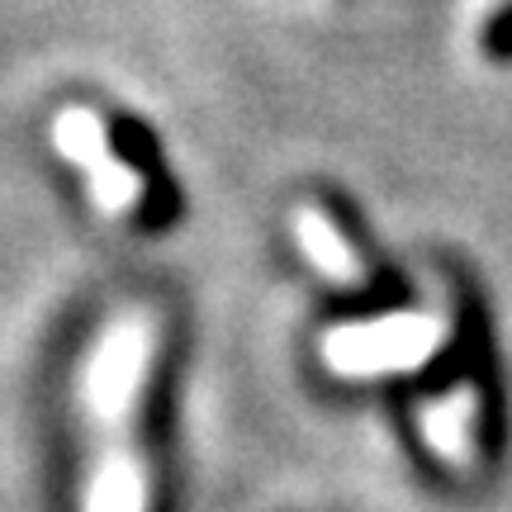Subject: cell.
I'll use <instances>...</instances> for the list:
<instances>
[{
	"instance_id": "1",
	"label": "cell",
	"mask_w": 512,
	"mask_h": 512,
	"mask_svg": "<svg viewBox=\"0 0 512 512\" xmlns=\"http://www.w3.org/2000/svg\"><path fill=\"white\" fill-rule=\"evenodd\" d=\"M53 147L86 176L91 200L110 219L143 223V228H162L176 219V195L157 176L143 128H128L124 138H114L100 110L72 105L53 119Z\"/></svg>"
},
{
	"instance_id": "6",
	"label": "cell",
	"mask_w": 512,
	"mask_h": 512,
	"mask_svg": "<svg viewBox=\"0 0 512 512\" xmlns=\"http://www.w3.org/2000/svg\"><path fill=\"white\" fill-rule=\"evenodd\" d=\"M484 53L489 57H512V0L484 24Z\"/></svg>"
},
{
	"instance_id": "3",
	"label": "cell",
	"mask_w": 512,
	"mask_h": 512,
	"mask_svg": "<svg viewBox=\"0 0 512 512\" xmlns=\"http://www.w3.org/2000/svg\"><path fill=\"white\" fill-rule=\"evenodd\" d=\"M422 441L451 470H475L479 465V384L460 380L437 399H422L418 408Z\"/></svg>"
},
{
	"instance_id": "4",
	"label": "cell",
	"mask_w": 512,
	"mask_h": 512,
	"mask_svg": "<svg viewBox=\"0 0 512 512\" xmlns=\"http://www.w3.org/2000/svg\"><path fill=\"white\" fill-rule=\"evenodd\" d=\"M294 238H299L304 256L313 261V271L323 275V280L342 285V290H366L370 285L366 256L351 247L347 228L332 219V209H323V204H299V209H294Z\"/></svg>"
},
{
	"instance_id": "5",
	"label": "cell",
	"mask_w": 512,
	"mask_h": 512,
	"mask_svg": "<svg viewBox=\"0 0 512 512\" xmlns=\"http://www.w3.org/2000/svg\"><path fill=\"white\" fill-rule=\"evenodd\" d=\"M86 512H147V470L138 451H105L86 489Z\"/></svg>"
},
{
	"instance_id": "2",
	"label": "cell",
	"mask_w": 512,
	"mask_h": 512,
	"mask_svg": "<svg viewBox=\"0 0 512 512\" xmlns=\"http://www.w3.org/2000/svg\"><path fill=\"white\" fill-rule=\"evenodd\" d=\"M441 347H446V323L437 313H384L332 328L323 337V361L342 380H370L427 366Z\"/></svg>"
}]
</instances>
